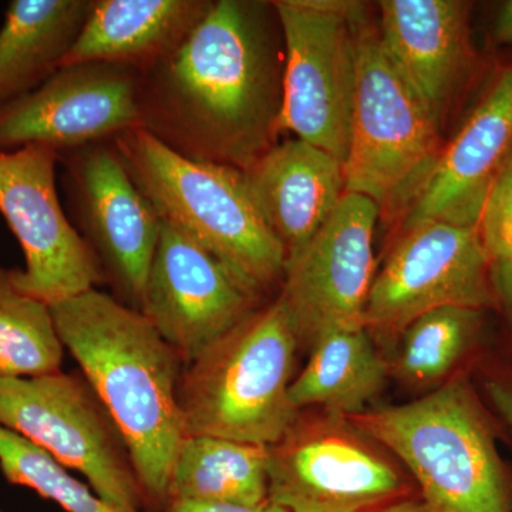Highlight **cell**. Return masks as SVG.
<instances>
[{
  "mask_svg": "<svg viewBox=\"0 0 512 512\" xmlns=\"http://www.w3.org/2000/svg\"><path fill=\"white\" fill-rule=\"evenodd\" d=\"M384 52L440 120L470 62L468 5L458 0H383Z\"/></svg>",
  "mask_w": 512,
  "mask_h": 512,
  "instance_id": "18",
  "label": "cell"
},
{
  "mask_svg": "<svg viewBox=\"0 0 512 512\" xmlns=\"http://www.w3.org/2000/svg\"><path fill=\"white\" fill-rule=\"evenodd\" d=\"M473 309H434L413 320L402 333L396 356L397 375L409 384L439 382L470 348L478 329Z\"/></svg>",
  "mask_w": 512,
  "mask_h": 512,
  "instance_id": "24",
  "label": "cell"
},
{
  "mask_svg": "<svg viewBox=\"0 0 512 512\" xmlns=\"http://www.w3.org/2000/svg\"><path fill=\"white\" fill-rule=\"evenodd\" d=\"M379 207L345 192L315 237L286 258L278 298L284 303L299 348H312L335 330L363 328L375 279L373 238Z\"/></svg>",
  "mask_w": 512,
  "mask_h": 512,
  "instance_id": "13",
  "label": "cell"
},
{
  "mask_svg": "<svg viewBox=\"0 0 512 512\" xmlns=\"http://www.w3.org/2000/svg\"><path fill=\"white\" fill-rule=\"evenodd\" d=\"M164 512H288L271 503L261 507H244V505L195 503V501H170Z\"/></svg>",
  "mask_w": 512,
  "mask_h": 512,
  "instance_id": "27",
  "label": "cell"
},
{
  "mask_svg": "<svg viewBox=\"0 0 512 512\" xmlns=\"http://www.w3.org/2000/svg\"><path fill=\"white\" fill-rule=\"evenodd\" d=\"M493 284L512 309V265L493 262Z\"/></svg>",
  "mask_w": 512,
  "mask_h": 512,
  "instance_id": "29",
  "label": "cell"
},
{
  "mask_svg": "<svg viewBox=\"0 0 512 512\" xmlns=\"http://www.w3.org/2000/svg\"><path fill=\"white\" fill-rule=\"evenodd\" d=\"M266 302L207 249L161 221L140 312L184 366Z\"/></svg>",
  "mask_w": 512,
  "mask_h": 512,
  "instance_id": "15",
  "label": "cell"
},
{
  "mask_svg": "<svg viewBox=\"0 0 512 512\" xmlns=\"http://www.w3.org/2000/svg\"><path fill=\"white\" fill-rule=\"evenodd\" d=\"M0 426L49 454L121 510H144L126 441L82 373L0 377Z\"/></svg>",
  "mask_w": 512,
  "mask_h": 512,
  "instance_id": "7",
  "label": "cell"
},
{
  "mask_svg": "<svg viewBox=\"0 0 512 512\" xmlns=\"http://www.w3.org/2000/svg\"><path fill=\"white\" fill-rule=\"evenodd\" d=\"M487 393L495 409L512 429V382L504 379L491 380L487 383Z\"/></svg>",
  "mask_w": 512,
  "mask_h": 512,
  "instance_id": "28",
  "label": "cell"
},
{
  "mask_svg": "<svg viewBox=\"0 0 512 512\" xmlns=\"http://www.w3.org/2000/svg\"><path fill=\"white\" fill-rule=\"evenodd\" d=\"M269 503L288 512H379L412 488L345 417L295 420L269 446Z\"/></svg>",
  "mask_w": 512,
  "mask_h": 512,
  "instance_id": "9",
  "label": "cell"
},
{
  "mask_svg": "<svg viewBox=\"0 0 512 512\" xmlns=\"http://www.w3.org/2000/svg\"><path fill=\"white\" fill-rule=\"evenodd\" d=\"M64 346L52 309L20 292L0 265V377H37L62 370Z\"/></svg>",
  "mask_w": 512,
  "mask_h": 512,
  "instance_id": "23",
  "label": "cell"
},
{
  "mask_svg": "<svg viewBox=\"0 0 512 512\" xmlns=\"http://www.w3.org/2000/svg\"><path fill=\"white\" fill-rule=\"evenodd\" d=\"M512 153V66L478 104L460 133L441 151L404 229L426 222L478 227L488 191Z\"/></svg>",
  "mask_w": 512,
  "mask_h": 512,
  "instance_id": "16",
  "label": "cell"
},
{
  "mask_svg": "<svg viewBox=\"0 0 512 512\" xmlns=\"http://www.w3.org/2000/svg\"><path fill=\"white\" fill-rule=\"evenodd\" d=\"M0 512H3L2 510H0Z\"/></svg>",
  "mask_w": 512,
  "mask_h": 512,
  "instance_id": "33",
  "label": "cell"
},
{
  "mask_svg": "<svg viewBox=\"0 0 512 512\" xmlns=\"http://www.w3.org/2000/svg\"><path fill=\"white\" fill-rule=\"evenodd\" d=\"M379 512H436L430 507L426 501L414 500V498H404V500L397 501L387 505L386 508Z\"/></svg>",
  "mask_w": 512,
  "mask_h": 512,
  "instance_id": "31",
  "label": "cell"
},
{
  "mask_svg": "<svg viewBox=\"0 0 512 512\" xmlns=\"http://www.w3.org/2000/svg\"><path fill=\"white\" fill-rule=\"evenodd\" d=\"M269 447L187 436L171 473L168 501L261 507L269 503Z\"/></svg>",
  "mask_w": 512,
  "mask_h": 512,
  "instance_id": "22",
  "label": "cell"
},
{
  "mask_svg": "<svg viewBox=\"0 0 512 512\" xmlns=\"http://www.w3.org/2000/svg\"><path fill=\"white\" fill-rule=\"evenodd\" d=\"M308 365L292 380L293 409L322 407L332 416L352 417L382 392L387 365L365 328L335 330L312 346Z\"/></svg>",
  "mask_w": 512,
  "mask_h": 512,
  "instance_id": "21",
  "label": "cell"
},
{
  "mask_svg": "<svg viewBox=\"0 0 512 512\" xmlns=\"http://www.w3.org/2000/svg\"><path fill=\"white\" fill-rule=\"evenodd\" d=\"M60 154L46 146L0 151V214L18 239L20 292L53 306L104 284L92 251L64 214L56 188Z\"/></svg>",
  "mask_w": 512,
  "mask_h": 512,
  "instance_id": "11",
  "label": "cell"
},
{
  "mask_svg": "<svg viewBox=\"0 0 512 512\" xmlns=\"http://www.w3.org/2000/svg\"><path fill=\"white\" fill-rule=\"evenodd\" d=\"M298 349L275 296L184 366L177 396L185 436L278 443L298 419L289 399Z\"/></svg>",
  "mask_w": 512,
  "mask_h": 512,
  "instance_id": "4",
  "label": "cell"
},
{
  "mask_svg": "<svg viewBox=\"0 0 512 512\" xmlns=\"http://www.w3.org/2000/svg\"><path fill=\"white\" fill-rule=\"evenodd\" d=\"M493 259L480 227L426 222L404 229L367 296L363 328L384 340L434 309L493 305Z\"/></svg>",
  "mask_w": 512,
  "mask_h": 512,
  "instance_id": "10",
  "label": "cell"
},
{
  "mask_svg": "<svg viewBox=\"0 0 512 512\" xmlns=\"http://www.w3.org/2000/svg\"><path fill=\"white\" fill-rule=\"evenodd\" d=\"M94 0H13L0 28V110L62 67Z\"/></svg>",
  "mask_w": 512,
  "mask_h": 512,
  "instance_id": "20",
  "label": "cell"
},
{
  "mask_svg": "<svg viewBox=\"0 0 512 512\" xmlns=\"http://www.w3.org/2000/svg\"><path fill=\"white\" fill-rule=\"evenodd\" d=\"M0 471L10 484L30 488L66 512H128L103 500L45 451L2 426Z\"/></svg>",
  "mask_w": 512,
  "mask_h": 512,
  "instance_id": "25",
  "label": "cell"
},
{
  "mask_svg": "<svg viewBox=\"0 0 512 512\" xmlns=\"http://www.w3.org/2000/svg\"><path fill=\"white\" fill-rule=\"evenodd\" d=\"M284 66L274 3L210 0L140 72L141 128L180 156L245 171L276 144Z\"/></svg>",
  "mask_w": 512,
  "mask_h": 512,
  "instance_id": "1",
  "label": "cell"
},
{
  "mask_svg": "<svg viewBox=\"0 0 512 512\" xmlns=\"http://www.w3.org/2000/svg\"><path fill=\"white\" fill-rule=\"evenodd\" d=\"M242 173L286 258L315 237L346 192L342 161L298 138L275 144Z\"/></svg>",
  "mask_w": 512,
  "mask_h": 512,
  "instance_id": "17",
  "label": "cell"
},
{
  "mask_svg": "<svg viewBox=\"0 0 512 512\" xmlns=\"http://www.w3.org/2000/svg\"><path fill=\"white\" fill-rule=\"evenodd\" d=\"M113 144L160 221L271 301L284 281L286 252L259 214L241 170L180 156L143 128L119 134Z\"/></svg>",
  "mask_w": 512,
  "mask_h": 512,
  "instance_id": "3",
  "label": "cell"
},
{
  "mask_svg": "<svg viewBox=\"0 0 512 512\" xmlns=\"http://www.w3.org/2000/svg\"><path fill=\"white\" fill-rule=\"evenodd\" d=\"M356 90L346 192L370 198L380 212L412 208L441 156L439 119L384 52L379 32L357 33Z\"/></svg>",
  "mask_w": 512,
  "mask_h": 512,
  "instance_id": "6",
  "label": "cell"
},
{
  "mask_svg": "<svg viewBox=\"0 0 512 512\" xmlns=\"http://www.w3.org/2000/svg\"><path fill=\"white\" fill-rule=\"evenodd\" d=\"M59 338L126 441L144 510L164 512L185 439L184 360L143 313L94 288L50 306Z\"/></svg>",
  "mask_w": 512,
  "mask_h": 512,
  "instance_id": "2",
  "label": "cell"
},
{
  "mask_svg": "<svg viewBox=\"0 0 512 512\" xmlns=\"http://www.w3.org/2000/svg\"><path fill=\"white\" fill-rule=\"evenodd\" d=\"M141 128L140 72L113 63L62 67L0 110V151L46 146L59 154Z\"/></svg>",
  "mask_w": 512,
  "mask_h": 512,
  "instance_id": "14",
  "label": "cell"
},
{
  "mask_svg": "<svg viewBox=\"0 0 512 512\" xmlns=\"http://www.w3.org/2000/svg\"><path fill=\"white\" fill-rule=\"evenodd\" d=\"M505 264H507V262H505ZM512 265V264H511Z\"/></svg>",
  "mask_w": 512,
  "mask_h": 512,
  "instance_id": "32",
  "label": "cell"
},
{
  "mask_svg": "<svg viewBox=\"0 0 512 512\" xmlns=\"http://www.w3.org/2000/svg\"><path fill=\"white\" fill-rule=\"evenodd\" d=\"M79 231L113 296L141 311L161 221L121 163L113 140L60 154Z\"/></svg>",
  "mask_w": 512,
  "mask_h": 512,
  "instance_id": "12",
  "label": "cell"
},
{
  "mask_svg": "<svg viewBox=\"0 0 512 512\" xmlns=\"http://www.w3.org/2000/svg\"><path fill=\"white\" fill-rule=\"evenodd\" d=\"M495 37L503 45L512 46V0L504 3L498 13L497 22H495Z\"/></svg>",
  "mask_w": 512,
  "mask_h": 512,
  "instance_id": "30",
  "label": "cell"
},
{
  "mask_svg": "<svg viewBox=\"0 0 512 512\" xmlns=\"http://www.w3.org/2000/svg\"><path fill=\"white\" fill-rule=\"evenodd\" d=\"M346 419L402 460L434 511L512 512L510 478L466 380Z\"/></svg>",
  "mask_w": 512,
  "mask_h": 512,
  "instance_id": "5",
  "label": "cell"
},
{
  "mask_svg": "<svg viewBox=\"0 0 512 512\" xmlns=\"http://www.w3.org/2000/svg\"><path fill=\"white\" fill-rule=\"evenodd\" d=\"M208 5L210 0H94L62 67L101 62L143 72L187 36Z\"/></svg>",
  "mask_w": 512,
  "mask_h": 512,
  "instance_id": "19",
  "label": "cell"
},
{
  "mask_svg": "<svg viewBox=\"0 0 512 512\" xmlns=\"http://www.w3.org/2000/svg\"><path fill=\"white\" fill-rule=\"evenodd\" d=\"M272 3L285 50L278 131H289L345 163L363 8L338 0Z\"/></svg>",
  "mask_w": 512,
  "mask_h": 512,
  "instance_id": "8",
  "label": "cell"
},
{
  "mask_svg": "<svg viewBox=\"0 0 512 512\" xmlns=\"http://www.w3.org/2000/svg\"><path fill=\"white\" fill-rule=\"evenodd\" d=\"M478 227L493 262L512 264V153L488 191Z\"/></svg>",
  "mask_w": 512,
  "mask_h": 512,
  "instance_id": "26",
  "label": "cell"
}]
</instances>
